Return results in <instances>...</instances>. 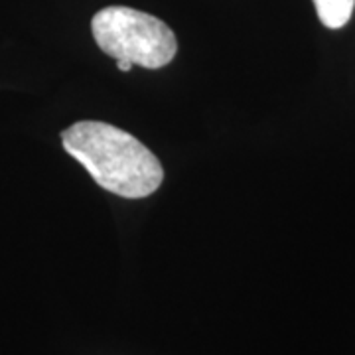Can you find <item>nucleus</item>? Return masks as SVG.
I'll return each instance as SVG.
<instances>
[{
  "mask_svg": "<svg viewBox=\"0 0 355 355\" xmlns=\"http://www.w3.org/2000/svg\"><path fill=\"white\" fill-rule=\"evenodd\" d=\"M62 144L103 190L114 196L148 198L164 180L160 160L139 139L113 125L76 123L62 132Z\"/></svg>",
  "mask_w": 355,
  "mask_h": 355,
  "instance_id": "obj_1",
  "label": "nucleus"
},
{
  "mask_svg": "<svg viewBox=\"0 0 355 355\" xmlns=\"http://www.w3.org/2000/svg\"><path fill=\"white\" fill-rule=\"evenodd\" d=\"M91 32L107 55L146 69L168 65L178 51L174 32L153 14L128 6H107L93 16Z\"/></svg>",
  "mask_w": 355,
  "mask_h": 355,
  "instance_id": "obj_2",
  "label": "nucleus"
},
{
  "mask_svg": "<svg viewBox=\"0 0 355 355\" xmlns=\"http://www.w3.org/2000/svg\"><path fill=\"white\" fill-rule=\"evenodd\" d=\"M314 6L322 24L330 30H340L349 22L355 0H314Z\"/></svg>",
  "mask_w": 355,
  "mask_h": 355,
  "instance_id": "obj_3",
  "label": "nucleus"
},
{
  "mask_svg": "<svg viewBox=\"0 0 355 355\" xmlns=\"http://www.w3.org/2000/svg\"><path fill=\"white\" fill-rule=\"evenodd\" d=\"M116 67H119V71L127 73V71L132 69V64H130V62H125V60H119V62H116Z\"/></svg>",
  "mask_w": 355,
  "mask_h": 355,
  "instance_id": "obj_4",
  "label": "nucleus"
}]
</instances>
